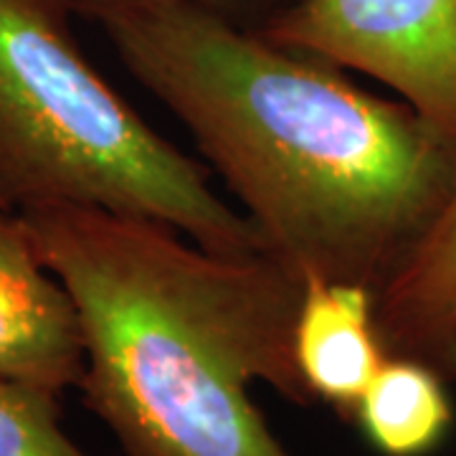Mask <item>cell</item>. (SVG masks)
I'll list each match as a JSON object with an SVG mask.
<instances>
[{
    "mask_svg": "<svg viewBox=\"0 0 456 456\" xmlns=\"http://www.w3.org/2000/svg\"><path fill=\"white\" fill-rule=\"evenodd\" d=\"M94 23L302 281L378 292L456 185L452 140L325 59L185 3L122 5Z\"/></svg>",
    "mask_w": 456,
    "mask_h": 456,
    "instance_id": "6da1fadb",
    "label": "cell"
},
{
    "mask_svg": "<svg viewBox=\"0 0 456 456\" xmlns=\"http://www.w3.org/2000/svg\"><path fill=\"white\" fill-rule=\"evenodd\" d=\"M71 294L79 391L127 456H289L248 398L254 380L314 403L294 362L302 279L272 254H218L122 213L20 208Z\"/></svg>",
    "mask_w": 456,
    "mask_h": 456,
    "instance_id": "7a4b0ae2",
    "label": "cell"
},
{
    "mask_svg": "<svg viewBox=\"0 0 456 456\" xmlns=\"http://www.w3.org/2000/svg\"><path fill=\"white\" fill-rule=\"evenodd\" d=\"M71 16L66 0H0V198L158 221L218 254L266 251L206 170L89 64Z\"/></svg>",
    "mask_w": 456,
    "mask_h": 456,
    "instance_id": "3957f363",
    "label": "cell"
},
{
    "mask_svg": "<svg viewBox=\"0 0 456 456\" xmlns=\"http://www.w3.org/2000/svg\"><path fill=\"white\" fill-rule=\"evenodd\" d=\"M256 31L391 86L456 145V0H297Z\"/></svg>",
    "mask_w": 456,
    "mask_h": 456,
    "instance_id": "277c9868",
    "label": "cell"
},
{
    "mask_svg": "<svg viewBox=\"0 0 456 456\" xmlns=\"http://www.w3.org/2000/svg\"><path fill=\"white\" fill-rule=\"evenodd\" d=\"M82 375L74 299L41 261L20 211L0 203V378L64 395Z\"/></svg>",
    "mask_w": 456,
    "mask_h": 456,
    "instance_id": "5b68a950",
    "label": "cell"
},
{
    "mask_svg": "<svg viewBox=\"0 0 456 456\" xmlns=\"http://www.w3.org/2000/svg\"><path fill=\"white\" fill-rule=\"evenodd\" d=\"M375 325L388 355L456 380V185L375 292Z\"/></svg>",
    "mask_w": 456,
    "mask_h": 456,
    "instance_id": "8992f818",
    "label": "cell"
},
{
    "mask_svg": "<svg viewBox=\"0 0 456 456\" xmlns=\"http://www.w3.org/2000/svg\"><path fill=\"white\" fill-rule=\"evenodd\" d=\"M386 358L370 287L320 277L302 281L294 362L314 401H325L350 421Z\"/></svg>",
    "mask_w": 456,
    "mask_h": 456,
    "instance_id": "52a82bcc",
    "label": "cell"
},
{
    "mask_svg": "<svg viewBox=\"0 0 456 456\" xmlns=\"http://www.w3.org/2000/svg\"><path fill=\"white\" fill-rule=\"evenodd\" d=\"M362 436L383 456H428L446 439L454 406L446 380L413 358L388 355L355 406Z\"/></svg>",
    "mask_w": 456,
    "mask_h": 456,
    "instance_id": "ba28073f",
    "label": "cell"
},
{
    "mask_svg": "<svg viewBox=\"0 0 456 456\" xmlns=\"http://www.w3.org/2000/svg\"><path fill=\"white\" fill-rule=\"evenodd\" d=\"M0 456H89L61 426V393L0 378Z\"/></svg>",
    "mask_w": 456,
    "mask_h": 456,
    "instance_id": "9c48e42d",
    "label": "cell"
},
{
    "mask_svg": "<svg viewBox=\"0 0 456 456\" xmlns=\"http://www.w3.org/2000/svg\"><path fill=\"white\" fill-rule=\"evenodd\" d=\"M66 3H69L74 16H84L89 20H97L99 16L110 13L114 8L134 5V3H185V5H198V8H206V11L236 20V16L254 0H66Z\"/></svg>",
    "mask_w": 456,
    "mask_h": 456,
    "instance_id": "30bf717a",
    "label": "cell"
},
{
    "mask_svg": "<svg viewBox=\"0 0 456 456\" xmlns=\"http://www.w3.org/2000/svg\"><path fill=\"white\" fill-rule=\"evenodd\" d=\"M0 203H5V200H3V198H0ZM5 206H8V203H5Z\"/></svg>",
    "mask_w": 456,
    "mask_h": 456,
    "instance_id": "8fae6325",
    "label": "cell"
}]
</instances>
